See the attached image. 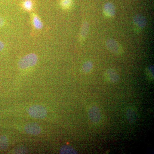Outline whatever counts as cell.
Returning a JSON list of instances; mask_svg holds the SVG:
<instances>
[{
  "mask_svg": "<svg viewBox=\"0 0 154 154\" xmlns=\"http://www.w3.org/2000/svg\"><path fill=\"white\" fill-rule=\"evenodd\" d=\"M38 60L37 55L30 53L23 57L18 62V67L20 69H26L34 66Z\"/></svg>",
  "mask_w": 154,
  "mask_h": 154,
  "instance_id": "1",
  "label": "cell"
},
{
  "mask_svg": "<svg viewBox=\"0 0 154 154\" xmlns=\"http://www.w3.org/2000/svg\"><path fill=\"white\" fill-rule=\"evenodd\" d=\"M88 116L89 119L92 123L99 124L102 119V113L98 106L96 105H91L88 108Z\"/></svg>",
  "mask_w": 154,
  "mask_h": 154,
  "instance_id": "2",
  "label": "cell"
},
{
  "mask_svg": "<svg viewBox=\"0 0 154 154\" xmlns=\"http://www.w3.org/2000/svg\"><path fill=\"white\" fill-rule=\"evenodd\" d=\"M28 113L33 118L43 119L47 115V110L45 107L42 105H34L29 108Z\"/></svg>",
  "mask_w": 154,
  "mask_h": 154,
  "instance_id": "3",
  "label": "cell"
},
{
  "mask_svg": "<svg viewBox=\"0 0 154 154\" xmlns=\"http://www.w3.org/2000/svg\"><path fill=\"white\" fill-rule=\"evenodd\" d=\"M105 45L107 49L114 54L119 55L123 52V48L121 45L113 38L107 39Z\"/></svg>",
  "mask_w": 154,
  "mask_h": 154,
  "instance_id": "4",
  "label": "cell"
},
{
  "mask_svg": "<svg viewBox=\"0 0 154 154\" xmlns=\"http://www.w3.org/2000/svg\"><path fill=\"white\" fill-rule=\"evenodd\" d=\"M127 120L130 124H134L137 119V112L136 108L134 106H129L127 108L125 112Z\"/></svg>",
  "mask_w": 154,
  "mask_h": 154,
  "instance_id": "5",
  "label": "cell"
},
{
  "mask_svg": "<svg viewBox=\"0 0 154 154\" xmlns=\"http://www.w3.org/2000/svg\"><path fill=\"white\" fill-rule=\"evenodd\" d=\"M105 79L108 82L114 84L118 82L119 80V75L118 73L113 69H109L105 72Z\"/></svg>",
  "mask_w": 154,
  "mask_h": 154,
  "instance_id": "6",
  "label": "cell"
},
{
  "mask_svg": "<svg viewBox=\"0 0 154 154\" xmlns=\"http://www.w3.org/2000/svg\"><path fill=\"white\" fill-rule=\"evenodd\" d=\"M134 25L137 30H141L146 25V19L144 16L140 14L135 15L133 19Z\"/></svg>",
  "mask_w": 154,
  "mask_h": 154,
  "instance_id": "7",
  "label": "cell"
},
{
  "mask_svg": "<svg viewBox=\"0 0 154 154\" xmlns=\"http://www.w3.org/2000/svg\"><path fill=\"white\" fill-rule=\"evenodd\" d=\"M25 132L32 135H37L41 132V128L38 124L34 122L26 124L25 126Z\"/></svg>",
  "mask_w": 154,
  "mask_h": 154,
  "instance_id": "8",
  "label": "cell"
},
{
  "mask_svg": "<svg viewBox=\"0 0 154 154\" xmlns=\"http://www.w3.org/2000/svg\"><path fill=\"white\" fill-rule=\"evenodd\" d=\"M103 12L106 17L112 18L116 14L115 6L112 3L107 2L104 5Z\"/></svg>",
  "mask_w": 154,
  "mask_h": 154,
  "instance_id": "9",
  "label": "cell"
},
{
  "mask_svg": "<svg viewBox=\"0 0 154 154\" xmlns=\"http://www.w3.org/2000/svg\"><path fill=\"white\" fill-rule=\"evenodd\" d=\"M89 30V24L87 21L83 22L81 27V31H80V37L82 39L85 38L88 35Z\"/></svg>",
  "mask_w": 154,
  "mask_h": 154,
  "instance_id": "10",
  "label": "cell"
},
{
  "mask_svg": "<svg viewBox=\"0 0 154 154\" xmlns=\"http://www.w3.org/2000/svg\"><path fill=\"white\" fill-rule=\"evenodd\" d=\"M60 153L61 154H76V150L70 146L64 145L62 146L60 149Z\"/></svg>",
  "mask_w": 154,
  "mask_h": 154,
  "instance_id": "11",
  "label": "cell"
},
{
  "mask_svg": "<svg viewBox=\"0 0 154 154\" xmlns=\"http://www.w3.org/2000/svg\"><path fill=\"white\" fill-rule=\"evenodd\" d=\"M32 24L36 29L40 30L43 27V23L41 19L35 14H33L32 17Z\"/></svg>",
  "mask_w": 154,
  "mask_h": 154,
  "instance_id": "12",
  "label": "cell"
},
{
  "mask_svg": "<svg viewBox=\"0 0 154 154\" xmlns=\"http://www.w3.org/2000/svg\"><path fill=\"white\" fill-rule=\"evenodd\" d=\"M94 64L91 60H87L85 62L82 67V70L85 73H88L92 71Z\"/></svg>",
  "mask_w": 154,
  "mask_h": 154,
  "instance_id": "13",
  "label": "cell"
},
{
  "mask_svg": "<svg viewBox=\"0 0 154 154\" xmlns=\"http://www.w3.org/2000/svg\"><path fill=\"white\" fill-rule=\"evenodd\" d=\"M8 146V140L5 135L0 136V149L5 150Z\"/></svg>",
  "mask_w": 154,
  "mask_h": 154,
  "instance_id": "14",
  "label": "cell"
},
{
  "mask_svg": "<svg viewBox=\"0 0 154 154\" xmlns=\"http://www.w3.org/2000/svg\"><path fill=\"white\" fill-rule=\"evenodd\" d=\"M146 75L149 80L152 81L154 79V66H149L146 68Z\"/></svg>",
  "mask_w": 154,
  "mask_h": 154,
  "instance_id": "15",
  "label": "cell"
},
{
  "mask_svg": "<svg viewBox=\"0 0 154 154\" xmlns=\"http://www.w3.org/2000/svg\"><path fill=\"white\" fill-rule=\"evenodd\" d=\"M60 5L64 9H67L70 8L72 3V0H60Z\"/></svg>",
  "mask_w": 154,
  "mask_h": 154,
  "instance_id": "16",
  "label": "cell"
},
{
  "mask_svg": "<svg viewBox=\"0 0 154 154\" xmlns=\"http://www.w3.org/2000/svg\"><path fill=\"white\" fill-rule=\"evenodd\" d=\"M23 7L25 10L30 11L33 8V4L31 0H25L23 4Z\"/></svg>",
  "mask_w": 154,
  "mask_h": 154,
  "instance_id": "17",
  "label": "cell"
},
{
  "mask_svg": "<svg viewBox=\"0 0 154 154\" xmlns=\"http://www.w3.org/2000/svg\"><path fill=\"white\" fill-rule=\"evenodd\" d=\"M27 150L26 149L23 147H19L18 148L14 149V153L15 154L27 153Z\"/></svg>",
  "mask_w": 154,
  "mask_h": 154,
  "instance_id": "18",
  "label": "cell"
},
{
  "mask_svg": "<svg viewBox=\"0 0 154 154\" xmlns=\"http://www.w3.org/2000/svg\"><path fill=\"white\" fill-rule=\"evenodd\" d=\"M5 23V19H3L2 17H0V28H2L4 26Z\"/></svg>",
  "mask_w": 154,
  "mask_h": 154,
  "instance_id": "19",
  "label": "cell"
},
{
  "mask_svg": "<svg viewBox=\"0 0 154 154\" xmlns=\"http://www.w3.org/2000/svg\"><path fill=\"white\" fill-rule=\"evenodd\" d=\"M5 47V44L2 41L0 40V51H2Z\"/></svg>",
  "mask_w": 154,
  "mask_h": 154,
  "instance_id": "20",
  "label": "cell"
}]
</instances>
